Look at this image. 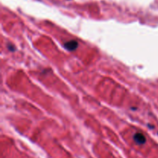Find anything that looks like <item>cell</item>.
<instances>
[{
	"mask_svg": "<svg viewBox=\"0 0 158 158\" xmlns=\"http://www.w3.org/2000/svg\"><path fill=\"white\" fill-rule=\"evenodd\" d=\"M8 48H9V50H11V51H12V50H14V48H13V46H9V45H8Z\"/></svg>",
	"mask_w": 158,
	"mask_h": 158,
	"instance_id": "3957f363",
	"label": "cell"
},
{
	"mask_svg": "<svg viewBox=\"0 0 158 158\" xmlns=\"http://www.w3.org/2000/svg\"><path fill=\"white\" fill-rule=\"evenodd\" d=\"M79 43L77 40H69V41L66 42L64 44L65 49H67L69 51H73L75 49H77V48L78 47Z\"/></svg>",
	"mask_w": 158,
	"mask_h": 158,
	"instance_id": "6da1fadb",
	"label": "cell"
},
{
	"mask_svg": "<svg viewBox=\"0 0 158 158\" xmlns=\"http://www.w3.org/2000/svg\"><path fill=\"white\" fill-rule=\"evenodd\" d=\"M134 140L137 143V144H143L146 143V137L141 133H136L134 135Z\"/></svg>",
	"mask_w": 158,
	"mask_h": 158,
	"instance_id": "7a4b0ae2",
	"label": "cell"
}]
</instances>
